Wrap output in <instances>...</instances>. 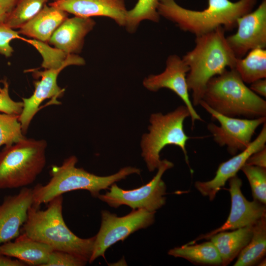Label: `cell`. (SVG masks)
Listing matches in <instances>:
<instances>
[{
	"label": "cell",
	"instance_id": "cell-18",
	"mask_svg": "<svg viewBox=\"0 0 266 266\" xmlns=\"http://www.w3.org/2000/svg\"><path fill=\"white\" fill-rule=\"evenodd\" d=\"M96 24L91 18L75 16L67 18L55 30L49 43L66 55L79 53L85 36Z\"/></svg>",
	"mask_w": 266,
	"mask_h": 266
},
{
	"label": "cell",
	"instance_id": "cell-7",
	"mask_svg": "<svg viewBox=\"0 0 266 266\" xmlns=\"http://www.w3.org/2000/svg\"><path fill=\"white\" fill-rule=\"evenodd\" d=\"M190 117L185 105H180L166 114L152 113L149 118V132L143 134L140 141L141 156L148 170L157 169L161 160L160 153L167 145H175L182 150L185 162L189 166L186 143L190 137L184 130V122Z\"/></svg>",
	"mask_w": 266,
	"mask_h": 266
},
{
	"label": "cell",
	"instance_id": "cell-10",
	"mask_svg": "<svg viewBox=\"0 0 266 266\" xmlns=\"http://www.w3.org/2000/svg\"><path fill=\"white\" fill-rule=\"evenodd\" d=\"M199 105L219 122V126L208 124L207 129L214 141L221 147L226 146L231 155L244 150L252 141L257 129L266 122V117L247 119L223 115L213 110L203 100Z\"/></svg>",
	"mask_w": 266,
	"mask_h": 266
},
{
	"label": "cell",
	"instance_id": "cell-28",
	"mask_svg": "<svg viewBox=\"0 0 266 266\" xmlns=\"http://www.w3.org/2000/svg\"><path fill=\"white\" fill-rule=\"evenodd\" d=\"M250 184L254 200L266 203V168L245 164L241 168Z\"/></svg>",
	"mask_w": 266,
	"mask_h": 266
},
{
	"label": "cell",
	"instance_id": "cell-12",
	"mask_svg": "<svg viewBox=\"0 0 266 266\" xmlns=\"http://www.w3.org/2000/svg\"><path fill=\"white\" fill-rule=\"evenodd\" d=\"M237 31L226 37L237 59L242 58L250 50L266 47V0L258 7L237 20Z\"/></svg>",
	"mask_w": 266,
	"mask_h": 266
},
{
	"label": "cell",
	"instance_id": "cell-4",
	"mask_svg": "<svg viewBox=\"0 0 266 266\" xmlns=\"http://www.w3.org/2000/svg\"><path fill=\"white\" fill-rule=\"evenodd\" d=\"M77 162V158L72 155L65 159L61 165L52 166L49 181L44 185L38 184L33 189V204L39 207L57 196L79 190H87L93 197L98 198L100 191L129 175L140 174L141 171L135 167L126 166L113 174L100 176L76 167Z\"/></svg>",
	"mask_w": 266,
	"mask_h": 266
},
{
	"label": "cell",
	"instance_id": "cell-20",
	"mask_svg": "<svg viewBox=\"0 0 266 266\" xmlns=\"http://www.w3.org/2000/svg\"><path fill=\"white\" fill-rule=\"evenodd\" d=\"M67 13L57 7L45 4L33 19L20 28L19 33L46 43L67 18Z\"/></svg>",
	"mask_w": 266,
	"mask_h": 266
},
{
	"label": "cell",
	"instance_id": "cell-23",
	"mask_svg": "<svg viewBox=\"0 0 266 266\" xmlns=\"http://www.w3.org/2000/svg\"><path fill=\"white\" fill-rule=\"evenodd\" d=\"M266 254V215L253 227L252 237L242 250L234 266H252L259 263Z\"/></svg>",
	"mask_w": 266,
	"mask_h": 266
},
{
	"label": "cell",
	"instance_id": "cell-19",
	"mask_svg": "<svg viewBox=\"0 0 266 266\" xmlns=\"http://www.w3.org/2000/svg\"><path fill=\"white\" fill-rule=\"evenodd\" d=\"M52 250L48 245L22 233L14 241L0 245V254L18 259L27 266H44Z\"/></svg>",
	"mask_w": 266,
	"mask_h": 266
},
{
	"label": "cell",
	"instance_id": "cell-30",
	"mask_svg": "<svg viewBox=\"0 0 266 266\" xmlns=\"http://www.w3.org/2000/svg\"><path fill=\"white\" fill-rule=\"evenodd\" d=\"M3 86H0V112L20 115L23 107V101L13 100L9 93V84L6 79L2 80Z\"/></svg>",
	"mask_w": 266,
	"mask_h": 266
},
{
	"label": "cell",
	"instance_id": "cell-33",
	"mask_svg": "<svg viewBox=\"0 0 266 266\" xmlns=\"http://www.w3.org/2000/svg\"><path fill=\"white\" fill-rule=\"evenodd\" d=\"M253 92L258 95L266 98V80L261 79L251 83L249 88Z\"/></svg>",
	"mask_w": 266,
	"mask_h": 266
},
{
	"label": "cell",
	"instance_id": "cell-38",
	"mask_svg": "<svg viewBox=\"0 0 266 266\" xmlns=\"http://www.w3.org/2000/svg\"><path fill=\"white\" fill-rule=\"evenodd\" d=\"M54 1L57 0H54Z\"/></svg>",
	"mask_w": 266,
	"mask_h": 266
},
{
	"label": "cell",
	"instance_id": "cell-5",
	"mask_svg": "<svg viewBox=\"0 0 266 266\" xmlns=\"http://www.w3.org/2000/svg\"><path fill=\"white\" fill-rule=\"evenodd\" d=\"M202 100L215 111L228 117H266V100L245 85L234 68L211 78Z\"/></svg>",
	"mask_w": 266,
	"mask_h": 266
},
{
	"label": "cell",
	"instance_id": "cell-6",
	"mask_svg": "<svg viewBox=\"0 0 266 266\" xmlns=\"http://www.w3.org/2000/svg\"><path fill=\"white\" fill-rule=\"evenodd\" d=\"M47 141L27 138L0 151V190L26 187L32 184L46 164Z\"/></svg>",
	"mask_w": 266,
	"mask_h": 266
},
{
	"label": "cell",
	"instance_id": "cell-15",
	"mask_svg": "<svg viewBox=\"0 0 266 266\" xmlns=\"http://www.w3.org/2000/svg\"><path fill=\"white\" fill-rule=\"evenodd\" d=\"M64 68L61 67L56 69H45L43 71H33V75L41 79L34 82V91L33 95L28 98L22 99L23 107L18 119L24 134L27 133L32 120L39 110L43 101L52 98L54 104H61L57 99L63 96L64 90L58 85L57 78Z\"/></svg>",
	"mask_w": 266,
	"mask_h": 266
},
{
	"label": "cell",
	"instance_id": "cell-1",
	"mask_svg": "<svg viewBox=\"0 0 266 266\" xmlns=\"http://www.w3.org/2000/svg\"><path fill=\"white\" fill-rule=\"evenodd\" d=\"M225 32L220 27L196 36L195 47L182 58L189 68L186 79L194 106L202 100L211 78L222 74L228 67L234 68L237 58L228 45Z\"/></svg>",
	"mask_w": 266,
	"mask_h": 266
},
{
	"label": "cell",
	"instance_id": "cell-21",
	"mask_svg": "<svg viewBox=\"0 0 266 266\" xmlns=\"http://www.w3.org/2000/svg\"><path fill=\"white\" fill-rule=\"evenodd\" d=\"M253 226L217 233L209 238L217 249L222 259V266L229 265L238 256L250 241Z\"/></svg>",
	"mask_w": 266,
	"mask_h": 266
},
{
	"label": "cell",
	"instance_id": "cell-17",
	"mask_svg": "<svg viewBox=\"0 0 266 266\" xmlns=\"http://www.w3.org/2000/svg\"><path fill=\"white\" fill-rule=\"evenodd\" d=\"M49 5L76 16L107 17L125 26L127 10L124 0H57Z\"/></svg>",
	"mask_w": 266,
	"mask_h": 266
},
{
	"label": "cell",
	"instance_id": "cell-14",
	"mask_svg": "<svg viewBox=\"0 0 266 266\" xmlns=\"http://www.w3.org/2000/svg\"><path fill=\"white\" fill-rule=\"evenodd\" d=\"M266 122L257 137L241 152L220 164L215 176L207 181H196L195 187L204 197L210 201L215 199L217 193L225 185L231 178L236 175L245 164L247 160L253 153L266 147Z\"/></svg>",
	"mask_w": 266,
	"mask_h": 266
},
{
	"label": "cell",
	"instance_id": "cell-3",
	"mask_svg": "<svg viewBox=\"0 0 266 266\" xmlns=\"http://www.w3.org/2000/svg\"><path fill=\"white\" fill-rule=\"evenodd\" d=\"M257 0H208L206 8L192 10L183 8L174 0H159V14L175 23L182 30L196 36L223 27L230 31L236 27L238 18L251 11Z\"/></svg>",
	"mask_w": 266,
	"mask_h": 266
},
{
	"label": "cell",
	"instance_id": "cell-16",
	"mask_svg": "<svg viewBox=\"0 0 266 266\" xmlns=\"http://www.w3.org/2000/svg\"><path fill=\"white\" fill-rule=\"evenodd\" d=\"M33 204V189L23 187L0 203V245L15 239L21 233L29 208Z\"/></svg>",
	"mask_w": 266,
	"mask_h": 266
},
{
	"label": "cell",
	"instance_id": "cell-9",
	"mask_svg": "<svg viewBox=\"0 0 266 266\" xmlns=\"http://www.w3.org/2000/svg\"><path fill=\"white\" fill-rule=\"evenodd\" d=\"M155 213L136 209L119 217L107 210H102L100 227L95 235L93 251L89 263H92L101 256L104 258L106 251L111 246L124 240L135 232L152 225L155 221Z\"/></svg>",
	"mask_w": 266,
	"mask_h": 266
},
{
	"label": "cell",
	"instance_id": "cell-35",
	"mask_svg": "<svg viewBox=\"0 0 266 266\" xmlns=\"http://www.w3.org/2000/svg\"><path fill=\"white\" fill-rule=\"evenodd\" d=\"M18 1V0H0V6L9 13L13 9Z\"/></svg>",
	"mask_w": 266,
	"mask_h": 266
},
{
	"label": "cell",
	"instance_id": "cell-24",
	"mask_svg": "<svg viewBox=\"0 0 266 266\" xmlns=\"http://www.w3.org/2000/svg\"><path fill=\"white\" fill-rule=\"evenodd\" d=\"M245 83L266 78V50H250L244 58L237 59L234 68Z\"/></svg>",
	"mask_w": 266,
	"mask_h": 266
},
{
	"label": "cell",
	"instance_id": "cell-31",
	"mask_svg": "<svg viewBox=\"0 0 266 266\" xmlns=\"http://www.w3.org/2000/svg\"><path fill=\"white\" fill-rule=\"evenodd\" d=\"M19 32L15 31L2 22L0 23V54L6 57H10L14 50L10 45L11 40L18 38L19 36Z\"/></svg>",
	"mask_w": 266,
	"mask_h": 266
},
{
	"label": "cell",
	"instance_id": "cell-37",
	"mask_svg": "<svg viewBox=\"0 0 266 266\" xmlns=\"http://www.w3.org/2000/svg\"><path fill=\"white\" fill-rule=\"evenodd\" d=\"M259 265H258V266H266V259H263V260H261L258 263Z\"/></svg>",
	"mask_w": 266,
	"mask_h": 266
},
{
	"label": "cell",
	"instance_id": "cell-25",
	"mask_svg": "<svg viewBox=\"0 0 266 266\" xmlns=\"http://www.w3.org/2000/svg\"><path fill=\"white\" fill-rule=\"evenodd\" d=\"M47 1L48 0H18L2 23L11 29H20L35 16Z\"/></svg>",
	"mask_w": 266,
	"mask_h": 266
},
{
	"label": "cell",
	"instance_id": "cell-22",
	"mask_svg": "<svg viewBox=\"0 0 266 266\" xmlns=\"http://www.w3.org/2000/svg\"><path fill=\"white\" fill-rule=\"evenodd\" d=\"M168 254L175 258L185 259L194 264L222 265L219 252L211 241L199 244L188 243L174 247L168 251Z\"/></svg>",
	"mask_w": 266,
	"mask_h": 266
},
{
	"label": "cell",
	"instance_id": "cell-13",
	"mask_svg": "<svg viewBox=\"0 0 266 266\" xmlns=\"http://www.w3.org/2000/svg\"><path fill=\"white\" fill-rule=\"evenodd\" d=\"M189 70L188 65L182 58L172 55L166 60L165 70L160 74H151L145 78L143 85L150 91L157 92L161 89L166 88L176 94L188 108L193 127L196 121L202 120L195 110L190 99L186 79Z\"/></svg>",
	"mask_w": 266,
	"mask_h": 266
},
{
	"label": "cell",
	"instance_id": "cell-8",
	"mask_svg": "<svg viewBox=\"0 0 266 266\" xmlns=\"http://www.w3.org/2000/svg\"><path fill=\"white\" fill-rule=\"evenodd\" d=\"M173 166L171 162L162 160L157 168V173L147 184L136 189L126 190L120 188L115 183L109 188V191L104 194H100L98 198L115 208L125 205L132 209H143L156 212L166 203V186L162 176Z\"/></svg>",
	"mask_w": 266,
	"mask_h": 266
},
{
	"label": "cell",
	"instance_id": "cell-36",
	"mask_svg": "<svg viewBox=\"0 0 266 266\" xmlns=\"http://www.w3.org/2000/svg\"><path fill=\"white\" fill-rule=\"evenodd\" d=\"M8 13L6 10L0 6V23L3 22Z\"/></svg>",
	"mask_w": 266,
	"mask_h": 266
},
{
	"label": "cell",
	"instance_id": "cell-27",
	"mask_svg": "<svg viewBox=\"0 0 266 266\" xmlns=\"http://www.w3.org/2000/svg\"><path fill=\"white\" fill-rule=\"evenodd\" d=\"M19 115L0 112V147L11 145L26 138Z\"/></svg>",
	"mask_w": 266,
	"mask_h": 266
},
{
	"label": "cell",
	"instance_id": "cell-2",
	"mask_svg": "<svg viewBox=\"0 0 266 266\" xmlns=\"http://www.w3.org/2000/svg\"><path fill=\"white\" fill-rule=\"evenodd\" d=\"M63 195L57 196L41 210L33 204L29 208L21 233L43 243L53 250L66 252L88 263L92 256L95 236L82 238L66 226L63 216Z\"/></svg>",
	"mask_w": 266,
	"mask_h": 266
},
{
	"label": "cell",
	"instance_id": "cell-29",
	"mask_svg": "<svg viewBox=\"0 0 266 266\" xmlns=\"http://www.w3.org/2000/svg\"><path fill=\"white\" fill-rule=\"evenodd\" d=\"M88 262L72 254L53 250L44 266H84Z\"/></svg>",
	"mask_w": 266,
	"mask_h": 266
},
{
	"label": "cell",
	"instance_id": "cell-11",
	"mask_svg": "<svg viewBox=\"0 0 266 266\" xmlns=\"http://www.w3.org/2000/svg\"><path fill=\"white\" fill-rule=\"evenodd\" d=\"M228 181L231 207L227 220L221 227L198 236L188 244H193L203 239H208L213 235L221 232L253 226L262 217L266 215V204L255 200L249 201L243 195L241 190L242 180L237 175Z\"/></svg>",
	"mask_w": 266,
	"mask_h": 266
},
{
	"label": "cell",
	"instance_id": "cell-26",
	"mask_svg": "<svg viewBox=\"0 0 266 266\" xmlns=\"http://www.w3.org/2000/svg\"><path fill=\"white\" fill-rule=\"evenodd\" d=\"M158 3L159 0H138L134 7L127 12L125 27L128 32L134 33L140 22L144 20L158 22Z\"/></svg>",
	"mask_w": 266,
	"mask_h": 266
},
{
	"label": "cell",
	"instance_id": "cell-34",
	"mask_svg": "<svg viewBox=\"0 0 266 266\" xmlns=\"http://www.w3.org/2000/svg\"><path fill=\"white\" fill-rule=\"evenodd\" d=\"M27 265L18 259L0 254V266H27Z\"/></svg>",
	"mask_w": 266,
	"mask_h": 266
},
{
	"label": "cell",
	"instance_id": "cell-32",
	"mask_svg": "<svg viewBox=\"0 0 266 266\" xmlns=\"http://www.w3.org/2000/svg\"><path fill=\"white\" fill-rule=\"evenodd\" d=\"M245 164L266 168V147L252 154Z\"/></svg>",
	"mask_w": 266,
	"mask_h": 266
}]
</instances>
